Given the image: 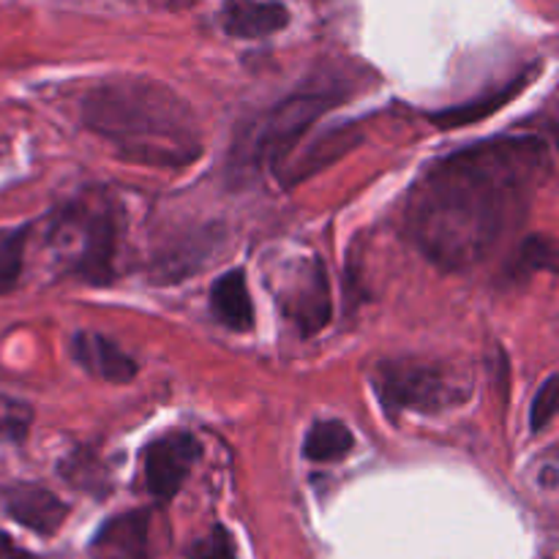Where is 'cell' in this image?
<instances>
[{"label":"cell","mask_w":559,"mask_h":559,"mask_svg":"<svg viewBox=\"0 0 559 559\" xmlns=\"http://www.w3.org/2000/svg\"><path fill=\"white\" fill-rule=\"evenodd\" d=\"M551 173V142L538 134L491 136L442 156L409 191V238L440 271H473L527 222Z\"/></svg>","instance_id":"obj_1"},{"label":"cell","mask_w":559,"mask_h":559,"mask_svg":"<svg viewBox=\"0 0 559 559\" xmlns=\"http://www.w3.org/2000/svg\"><path fill=\"white\" fill-rule=\"evenodd\" d=\"M80 118L120 158L140 167L183 169L205 153L202 126L189 102L147 76H115L93 85L82 96Z\"/></svg>","instance_id":"obj_2"},{"label":"cell","mask_w":559,"mask_h":559,"mask_svg":"<svg viewBox=\"0 0 559 559\" xmlns=\"http://www.w3.org/2000/svg\"><path fill=\"white\" fill-rule=\"evenodd\" d=\"M49 249L63 267L87 284H109L118 254V213L104 197H76L52 216Z\"/></svg>","instance_id":"obj_3"},{"label":"cell","mask_w":559,"mask_h":559,"mask_svg":"<svg viewBox=\"0 0 559 559\" xmlns=\"http://www.w3.org/2000/svg\"><path fill=\"white\" fill-rule=\"evenodd\" d=\"M371 385L385 415H437L462 407L473 399V380L440 360L388 358L371 371Z\"/></svg>","instance_id":"obj_4"},{"label":"cell","mask_w":559,"mask_h":559,"mask_svg":"<svg viewBox=\"0 0 559 559\" xmlns=\"http://www.w3.org/2000/svg\"><path fill=\"white\" fill-rule=\"evenodd\" d=\"M338 102H342V93L328 91V87H306V91L278 102L262 120L254 136L257 162L278 175V169L293 156L298 142L309 134L311 126L325 118L331 109H336Z\"/></svg>","instance_id":"obj_5"},{"label":"cell","mask_w":559,"mask_h":559,"mask_svg":"<svg viewBox=\"0 0 559 559\" xmlns=\"http://www.w3.org/2000/svg\"><path fill=\"white\" fill-rule=\"evenodd\" d=\"M278 306L304 338L325 331L333 317V298L328 267L320 257L298 260L293 273L284 278V287L278 289Z\"/></svg>","instance_id":"obj_6"},{"label":"cell","mask_w":559,"mask_h":559,"mask_svg":"<svg viewBox=\"0 0 559 559\" xmlns=\"http://www.w3.org/2000/svg\"><path fill=\"white\" fill-rule=\"evenodd\" d=\"M202 445L191 431H167L156 437L142 451V475L145 489L158 502H169L191 475L194 464L200 462Z\"/></svg>","instance_id":"obj_7"},{"label":"cell","mask_w":559,"mask_h":559,"mask_svg":"<svg viewBox=\"0 0 559 559\" xmlns=\"http://www.w3.org/2000/svg\"><path fill=\"white\" fill-rule=\"evenodd\" d=\"M360 142H364V129H360V123H342L333 126V129H325L317 140H311L309 147H304L298 156H289L287 162H284V167L278 169V180H282L284 189L306 183V180L314 178L317 173H322V169H328L331 164H336L338 158L353 153Z\"/></svg>","instance_id":"obj_8"},{"label":"cell","mask_w":559,"mask_h":559,"mask_svg":"<svg viewBox=\"0 0 559 559\" xmlns=\"http://www.w3.org/2000/svg\"><path fill=\"white\" fill-rule=\"evenodd\" d=\"M538 74H540V63L527 66V69L519 71L516 76L506 80L502 85L491 87V91L480 93V96L469 98V102L456 104V107L440 109V112H429L426 118H429L435 126H440V129H464V126H473L478 123V120L489 118V115L500 112V109L508 107L513 98L522 96V93L533 85V80Z\"/></svg>","instance_id":"obj_9"},{"label":"cell","mask_w":559,"mask_h":559,"mask_svg":"<svg viewBox=\"0 0 559 559\" xmlns=\"http://www.w3.org/2000/svg\"><path fill=\"white\" fill-rule=\"evenodd\" d=\"M3 506L5 513H9L16 524H22V527L31 530V533L44 535V538L58 533L60 524L69 516V506L60 502L52 491L36 484L9 486L3 495Z\"/></svg>","instance_id":"obj_10"},{"label":"cell","mask_w":559,"mask_h":559,"mask_svg":"<svg viewBox=\"0 0 559 559\" xmlns=\"http://www.w3.org/2000/svg\"><path fill=\"white\" fill-rule=\"evenodd\" d=\"M71 355L76 364L93 374L96 380L109 382V385H126L140 374V366L129 353L118 347L112 338L93 331H80L71 336Z\"/></svg>","instance_id":"obj_11"},{"label":"cell","mask_w":559,"mask_h":559,"mask_svg":"<svg viewBox=\"0 0 559 559\" xmlns=\"http://www.w3.org/2000/svg\"><path fill=\"white\" fill-rule=\"evenodd\" d=\"M289 25V11L276 0H224L222 27L233 38H265Z\"/></svg>","instance_id":"obj_12"},{"label":"cell","mask_w":559,"mask_h":559,"mask_svg":"<svg viewBox=\"0 0 559 559\" xmlns=\"http://www.w3.org/2000/svg\"><path fill=\"white\" fill-rule=\"evenodd\" d=\"M211 309L216 320L233 333H249L254 328V304H251L246 273L240 267L222 273L211 287Z\"/></svg>","instance_id":"obj_13"},{"label":"cell","mask_w":559,"mask_h":559,"mask_svg":"<svg viewBox=\"0 0 559 559\" xmlns=\"http://www.w3.org/2000/svg\"><path fill=\"white\" fill-rule=\"evenodd\" d=\"M93 549L104 559H145L147 549V513L131 511L115 516L98 530Z\"/></svg>","instance_id":"obj_14"},{"label":"cell","mask_w":559,"mask_h":559,"mask_svg":"<svg viewBox=\"0 0 559 559\" xmlns=\"http://www.w3.org/2000/svg\"><path fill=\"white\" fill-rule=\"evenodd\" d=\"M355 448V437L349 431L347 424L342 420H314L311 429L306 431L304 440V456L309 462L331 464L338 462V459L347 456Z\"/></svg>","instance_id":"obj_15"},{"label":"cell","mask_w":559,"mask_h":559,"mask_svg":"<svg viewBox=\"0 0 559 559\" xmlns=\"http://www.w3.org/2000/svg\"><path fill=\"white\" fill-rule=\"evenodd\" d=\"M31 227H0V295H9L20 284L25 267V246Z\"/></svg>","instance_id":"obj_16"},{"label":"cell","mask_w":559,"mask_h":559,"mask_svg":"<svg viewBox=\"0 0 559 559\" xmlns=\"http://www.w3.org/2000/svg\"><path fill=\"white\" fill-rule=\"evenodd\" d=\"M555 257H557L555 240L546 238V235L527 238V240H522V246H519V251H516V257H513L508 273H511V278H516V276L527 278V276H533V273H540V271H555Z\"/></svg>","instance_id":"obj_17"},{"label":"cell","mask_w":559,"mask_h":559,"mask_svg":"<svg viewBox=\"0 0 559 559\" xmlns=\"http://www.w3.org/2000/svg\"><path fill=\"white\" fill-rule=\"evenodd\" d=\"M33 424V409L14 399H0V440L20 442Z\"/></svg>","instance_id":"obj_18"},{"label":"cell","mask_w":559,"mask_h":559,"mask_svg":"<svg viewBox=\"0 0 559 559\" xmlns=\"http://www.w3.org/2000/svg\"><path fill=\"white\" fill-rule=\"evenodd\" d=\"M557 399H559V388H557V377L551 374L544 385L538 388V396L533 399V409H530V429L540 431L555 420L557 415Z\"/></svg>","instance_id":"obj_19"},{"label":"cell","mask_w":559,"mask_h":559,"mask_svg":"<svg viewBox=\"0 0 559 559\" xmlns=\"http://www.w3.org/2000/svg\"><path fill=\"white\" fill-rule=\"evenodd\" d=\"M191 559H238L235 555V544L224 527H213L211 535L197 540L189 549Z\"/></svg>","instance_id":"obj_20"},{"label":"cell","mask_w":559,"mask_h":559,"mask_svg":"<svg viewBox=\"0 0 559 559\" xmlns=\"http://www.w3.org/2000/svg\"><path fill=\"white\" fill-rule=\"evenodd\" d=\"M0 559H36V557H33L31 551L22 549V546H16L5 533H0Z\"/></svg>","instance_id":"obj_21"}]
</instances>
